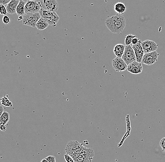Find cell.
Masks as SVG:
<instances>
[{
    "mask_svg": "<svg viewBox=\"0 0 165 162\" xmlns=\"http://www.w3.org/2000/svg\"><path fill=\"white\" fill-rule=\"evenodd\" d=\"M112 66L116 72H121L127 70L128 65L122 58L116 57L112 60Z\"/></svg>",
    "mask_w": 165,
    "mask_h": 162,
    "instance_id": "cell-9",
    "label": "cell"
},
{
    "mask_svg": "<svg viewBox=\"0 0 165 162\" xmlns=\"http://www.w3.org/2000/svg\"><path fill=\"white\" fill-rule=\"evenodd\" d=\"M4 112V108L2 106H0V115H1Z\"/></svg>",
    "mask_w": 165,
    "mask_h": 162,
    "instance_id": "cell-30",
    "label": "cell"
},
{
    "mask_svg": "<svg viewBox=\"0 0 165 162\" xmlns=\"http://www.w3.org/2000/svg\"><path fill=\"white\" fill-rule=\"evenodd\" d=\"M2 104L6 107H12V103L9 100L7 97H4L1 99Z\"/></svg>",
    "mask_w": 165,
    "mask_h": 162,
    "instance_id": "cell-21",
    "label": "cell"
},
{
    "mask_svg": "<svg viewBox=\"0 0 165 162\" xmlns=\"http://www.w3.org/2000/svg\"><path fill=\"white\" fill-rule=\"evenodd\" d=\"M131 46L134 50L136 56V62L138 63H142V59L145 55V52L142 47V42L141 40H139L138 43L136 44L133 45H132Z\"/></svg>",
    "mask_w": 165,
    "mask_h": 162,
    "instance_id": "cell-11",
    "label": "cell"
},
{
    "mask_svg": "<svg viewBox=\"0 0 165 162\" xmlns=\"http://www.w3.org/2000/svg\"><path fill=\"white\" fill-rule=\"evenodd\" d=\"M16 1H17V0H16Z\"/></svg>",
    "mask_w": 165,
    "mask_h": 162,
    "instance_id": "cell-33",
    "label": "cell"
},
{
    "mask_svg": "<svg viewBox=\"0 0 165 162\" xmlns=\"http://www.w3.org/2000/svg\"><path fill=\"white\" fill-rule=\"evenodd\" d=\"M122 58L128 65L136 61V56L134 50L132 46H125V49Z\"/></svg>",
    "mask_w": 165,
    "mask_h": 162,
    "instance_id": "cell-5",
    "label": "cell"
},
{
    "mask_svg": "<svg viewBox=\"0 0 165 162\" xmlns=\"http://www.w3.org/2000/svg\"><path fill=\"white\" fill-rule=\"evenodd\" d=\"M0 13L2 15H7L8 12L5 5L0 4Z\"/></svg>",
    "mask_w": 165,
    "mask_h": 162,
    "instance_id": "cell-22",
    "label": "cell"
},
{
    "mask_svg": "<svg viewBox=\"0 0 165 162\" xmlns=\"http://www.w3.org/2000/svg\"><path fill=\"white\" fill-rule=\"evenodd\" d=\"M75 162H91L92 159L84 155L76 154L71 155Z\"/></svg>",
    "mask_w": 165,
    "mask_h": 162,
    "instance_id": "cell-15",
    "label": "cell"
},
{
    "mask_svg": "<svg viewBox=\"0 0 165 162\" xmlns=\"http://www.w3.org/2000/svg\"><path fill=\"white\" fill-rule=\"evenodd\" d=\"M65 158L66 162H75L72 156L69 155L68 154L65 155Z\"/></svg>",
    "mask_w": 165,
    "mask_h": 162,
    "instance_id": "cell-24",
    "label": "cell"
},
{
    "mask_svg": "<svg viewBox=\"0 0 165 162\" xmlns=\"http://www.w3.org/2000/svg\"><path fill=\"white\" fill-rule=\"evenodd\" d=\"M105 24L113 33L120 34L126 27V19L123 15L117 14L106 19Z\"/></svg>",
    "mask_w": 165,
    "mask_h": 162,
    "instance_id": "cell-1",
    "label": "cell"
},
{
    "mask_svg": "<svg viewBox=\"0 0 165 162\" xmlns=\"http://www.w3.org/2000/svg\"><path fill=\"white\" fill-rule=\"evenodd\" d=\"M137 37L136 35L129 34L125 36V44L126 46L131 45L132 39L135 37Z\"/></svg>",
    "mask_w": 165,
    "mask_h": 162,
    "instance_id": "cell-20",
    "label": "cell"
},
{
    "mask_svg": "<svg viewBox=\"0 0 165 162\" xmlns=\"http://www.w3.org/2000/svg\"><path fill=\"white\" fill-rule=\"evenodd\" d=\"M139 40H140V39H139V38H137V37H135V38H134L133 39H132V44H131V45H136V44L138 43Z\"/></svg>",
    "mask_w": 165,
    "mask_h": 162,
    "instance_id": "cell-27",
    "label": "cell"
},
{
    "mask_svg": "<svg viewBox=\"0 0 165 162\" xmlns=\"http://www.w3.org/2000/svg\"><path fill=\"white\" fill-rule=\"evenodd\" d=\"M41 17L39 12L34 14H25L23 16V24L34 28L36 26L37 24Z\"/></svg>",
    "mask_w": 165,
    "mask_h": 162,
    "instance_id": "cell-3",
    "label": "cell"
},
{
    "mask_svg": "<svg viewBox=\"0 0 165 162\" xmlns=\"http://www.w3.org/2000/svg\"><path fill=\"white\" fill-rule=\"evenodd\" d=\"M23 16H18V21H23Z\"/></svg>",
    "mask_w": 165,
    "mask_h": 162,
    "instance_id": "cell-31",
    "label": "cell"
},
{
    "mask_svg": "<svg viewBox=\"0 0 165 162\" xmlns=\"http://www.w3.org/2000/svg\"><path fill=\"white\" fill-rule=\"evenodd\" d=\"M26 3L23 0H20L16 10V14L18 16H24L25 14V8Z\"/></svg>",
    "mask_w": 165,
    "mask_h": 162,
    "instance_id": "cell-17",
    "label": "cell"
},
{
    "mask_svg": "<svg viewBox=\"0 0 165 162\" xmlns=\"http://www.w3.org/2000/svg\"><path fill=\"white\" fill-rule=\"evenodd\" d=\"M127 70L128 72L135 75L141 74L143 71V65L141 63L136 61L128 66Z\"/></svg>",
    "mask_w": 165,
    "mask_h": 162,
    "instance_id": "cell-12",
    "label": "cell"
},
{
    "mask_svg": "<svg viewBox=\"0 0 165 162\" xmlns=\"http://www.w3.org/2000/svg\"><path fill=\"white\" fill-rule=\"evenodd\" d=\"M0 129L2 131H5L6 130V127L5 125H1L0 126Z\"/></svg>",
    "mask_w": 165,
    "mask_h": 162,
    "instance_id": "cell-29",
    "label": "cell"
},
{
    "mask_svg": "<svg viewBox=\"0 0 165 162\" xmlns=\"http://www.w3.org/2000/svg\"><path fill=\"white\" fill-rule=\"evenodd\" d=\"M84 146L79 143L77 141H70L66 148L65 151L67 154L70 155L76 154H80Z\"/></svg>",
    "mask_w": 165,
    "mask_h": 162,
    "instance_id": "cell-4",
    "label": "cell"
},
{
    "mask_svg": "<svg viewBox=\"0 0 165 162\" xmlns=\"http://www.w3.org/2000/svg\"><path fill=\"white\" fill-rule=\"evenodd\" d=\"M160 146L162 148V150L164 151H165V137L162 138L161 140H160V142H159Z\"/></svg>",
    "mask_w": 165,
    "mask_h": 162,
    "instance_id": "cell-25",
    "label": "cell"
},
{
    "mask_svg": "<svg viewBox=\"0 0 165 162\" xmlns=\"http://www.w3.org/2000/svg\"><path fill=\"white\" fill-rule=\"evenodd\" d=\"M49 25V24L46 20L43 17H41L38 22L36 27L39 31H43L46 29Z\"/></svg>",
    "mask_w": 165,
    "mask_h": 162,
    "instance_id": "cell-18",
    "label": "cell"
},
{
    "mask_svg": "<svg viewBox=\"0 0 165 162\" xmlns=\"http://www.w3.org/2000/svg\"><path fill=\"white\" fill-rule=\"evenodd\" d=\"M125 45L122 44H118L114 48V53L117 57L122 58L125 51Z\"/></svg>",
    "mask_w": 165,
    "mask_h": 162,
    "instance_id": "cell-14",
    "label": "cell"
},
{
    "mask_svg": "<svg viewBox=\"0 0 165 162\" xmlns=\"http://www.w3.org/2000/svg\"><path fill=\"white\" fill-rule=\"evenodd\" d=\"M42 9L51 11H57L59 4L57 0H39Z\"/></svg>",
    "mask_w": 165,
    "mask_h": 162,
    "instance_id": "cell-8",
    "label": "cell"
},
{
    "mask_svg": "<svg viewBox=\"0 0 165 162\" xmlns=\"http://www.w3.org/2000/svg\"><path fill=\"white\" fill-rule=\"evenodd\" d=\"M47 160H48L49 162H56V157L53 155H50L46 158Z\"/></svg>",
    "mask_w": 165,
    "mask_h": 162,
    "instance_id": "cell-26",
    "label": "cell"
},
{
    "mask_svg": "<svg viewBox=\"0 0 165 162\" xmlns=\"http://www.w3.org/2000/svg\"><path fill=\"white\" fill-rule=\"evenodd\" d=\"M20 0H11L6 6L7 12L8 14H14L16 13V10L17 5L19 3Z\"/></svg>",
    "mask_w": 165,
    "mask_h": 162,
    "instance_id": "cell-13",
    "label": "cell"
},
{
    "mask_svg": "<svg viewBox=\"0 0 165 162\" xmlns=\"http://www.w3.org/2000/svg\"><path fill=\"white\" fill-rule=\"evenodd\" d=\"M41 162H49V161H48V160H47L46 158H45V159H43L42 161H41Z\"/></svg>",
    "mask_w": 165,
    "mask_h": 162,
    "instance_id": "cell-32",
    "label": "cell"
},
{
    "mask_svg": "<svg viewBox=\"0 0 165 162\" xmlns=\"http://www.w3.org/2000/svg\"><path fill=\"white\" fill-rule=\"evenodd\" d=\"M127 7L123 2H117L114 6V11L118 15H122L126 11Z\"/></svg>",
    "mask_w": 165,
    "mask_h": 162,
    "instance_id": "cell-16",
    "label": "cell"
},
{
    "mask_svg": "<svg viewBox=\"0 0 165 162\" xmlns=\"http://www.w3.org/2000/svg\"><path fill=\"white\" fill-rule=\"evenodd\" d=\"M2 22H3L4 24H6V25H8V24H10V23L11 22V18L7 15H4L3 18H2Z\"/></svg>",
    "mask_w": 165,
    "mask_h": 162,
    "instance_id": "cell-23",
    "label": "cell"
},
{
    "mask_svg": "<svg viewBox=\"0 0 165 162\" xmlns=\"http://www.w3.org/2000/svg\"><path fill=\"white\" fill-rule=\"evenodd\" d=\"M142 47L145 54L156 51L158 45L153 40H145L142 42Z\"/></svg>",
    "mask_w": 165,
    "mask_h": 162,
    "instance_id": "cell-10",
    "label": "cell"
},
{
    "mask_svg": "<svg viewBox=\"0 0 165 162\" xmlns=\"http://www.w3.org/2000/svg\"><path fill=\"white\" fill-rule=\"evenodd\" d=\"M159 55L156 51L145 54L142 59V63L146 65H152L157 62Z\"/></svg>",
    "mask_w": 165,
    "mask_h": 162,
    "instance_id": "cell-7",
    "label": "cell"
},
{
    "mask_svg": "<svg viewBox=\"0 0 165 162\" xmlns=\"http://www.w3.org/2000/svg\"><path fill=\"white\" fill-rule=\"evenodd\" d=\"M42 9L39 2L28 0L25 5V14H34L39 12Z\"/></svg>",
    "mask_w": 165,
    "mask_h": 162,
    "instance_id": "cell-6",
    "label": "cell"
},
{
    "mask_svg": "<svg viewBox=\"0 0 165 162\" xmlns=\"http://www.w3.org/2000/svg\"><path fill=\"white\" fill-rule=\"evenodd\" d=\"M41 17L44 18L49 25L56 27L60 20V17L55 11H47L41 9L39 11Z\"/></svg>",
    "mask_w": 165,
    "mask_h": 162,
    "instance_id": "cell-2",
    "label": "cell"
},
{
    "mask_svg": "<svg viewBox=\"0 0 165 162\" xmlns=\"http://www.w3.org/2000/svg\"><path fill=\"white\" fill-rule=\"evenodd\" d=\"M11 0H0V4L2 5H6L8 4Z\"/></svg>",
    "mask_w": 165,
    "mask_h": 162,
    "instance_id": "cell-28",
    "label": "cell"
},
{
    "mask_svg": "<svg viewBox=\"0 0 165 162\" xmlns=\"http://www.w3.org/2000/svg\"><path fill=\"white\" fill-rule=\"evenodd\" d=\"M10 119V116L9 112L4 111L3 113L1 115L0 124L1 125H6L9 122Z\"/></svg>",
    "mask_w": 165,
    "mask_h": 162,
    "instance_id": "cell-19",
    "label": "cell"
}]
</instances>
